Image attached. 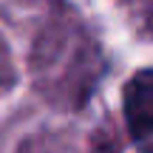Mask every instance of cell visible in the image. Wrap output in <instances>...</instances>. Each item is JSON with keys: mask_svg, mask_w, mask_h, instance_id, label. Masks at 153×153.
<instances>
[{"mask_svg": "<svg viewBox=\"0 0 153 153\" xmlns=\"http://www.w3.org/2000/svg\"><path fill=\"white\" fill-rule=\"evenodd\" d=\"M125 119L136 142L153 139V68L133 74L125 85Z\"/></svg>", "mask_w": 153, "mask_h": 153, "instance_id": "obj_1", "label": "cell"}, {"mask_svg": "<svg viewBox=\"0 0 153 153\" xmlns=\"http://www.w3.org/2000/svg\"><path fill=\"white\" fill-rule=\"evenodd\" d=\"M11 79H14V65H11L6 43L0 40V85H11Z\"/></svg>", "mask_w": 153, "mask_h": 153, "instance_id": "obj_2", "label": "cell"}]
</instances>
